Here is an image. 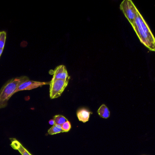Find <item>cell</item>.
<instances>
[{"instance_id": "6da1fadb", "label": "cell", "mask_w": 155, "mask_h": 155, "mask_svg": "<svg viewBox=\"0 0 155 155\" xmlns=\"http://www.w3.org/2000/svg\"><path fill=\"white\" fill-rule=\"evenodd\" d=\"M131 25L141 42L150 51L155 52L154 36L140 12H138L137 16Z\"/></svg>"}, {"instance_id": "7a4b0ae2", "label": "cell", "mask_w": 155, "mask_h": 155, "mask_svg": "<svg viewBox=\"0 0 155 155\" xmlns=\"http://www.w3.org/2000/svg\"><path fill=\"white\" fill-rule=\"evenodd\" d=\"M26 76L13 78L7 81L0 90V109L5 108L11 97L15 93L18 86L23 82L29 80Z\"/></svg>"}, {"instance_id": "3957f363", "label": "cell", "mask_w": 155, "mask_h": 155, "mask_svg": "<svg viewBox=\"0 0 155 155\" xmlns=\"http://www.w3.org/2000/svg\"><path fill=\"white\" fill-rule=\"evenodd\" d=\"M120 8L128 22L132 25L139 12L134 4L131 0H124L120 4Z\"/></svg>"}, {"instance_id": "277c9868", "label": "cell", "mask_w": 155, "mask_h": 155, "mask_svg": "<svg viewBox=\"0 0 155 155\" xmlns=\"http://www.w3.org/2000/svg\"><path fill=\"white\" fill-rule=\"evenodd\" d=\"M69 80L53 79L50 82V96L51 99L61 96L65 88L68 86Z\"/></svg>"}, {"instance_id": "5b68a950", "label": "cell", "mask_w": 155, "mask_h": 155, "mask_svg": "<svg viewBox=\"0 0 155 155\" xmlns=\"http://www.w3.org/2000/svg\"><path fill=\"white\" fill-rule=\"evenodd\" d=\"M50 84L49 83H45V82H37V81H31L27 80L22 83L16 90L15 93L20 91H26V90H31L39 87L43 86L44 85Z\"/></svg>"}, {"instance_id": "8992f818", "label": "cell", "mask_w": 155, "mask_h": 155, "mask_svg": "<svg viewBox=\"0 0 155 155\" xmlns=\"http://www.w3.org/2000/svg\"><path fill=\"white\" fill-rule=\"evenodd\" d=\"M70 78L71 77L68 75V72L65 66H59L54 69L52 79L69 81Z\"/></svg>"}, {"instance_id": "52a82bcc", "label": "cell", "mask_w": 155, "mask_h": 155, "mask_svg": "<svg viewBox=\"0 0 155 155\" xmlns=\"http://www.w3.org/2000/svg\"><path fill=\"white\" fill-rule=\"evenodd\" d=\"M11 144V146L13 149L17 150L21 155H32L20 142L15 138H10Z\"/></svg>"}, {"instance_id": "ba28073f", "label": "cell", "mask_w": 155, "mask_h": 155, "mask_svg": "<svg viewBox=\"0 0 155 155\" xmlns=\"http://www.w3.org/2000/svg\"><path fill=\"white\" fill-rule=\"evenodd\" d=\"M92 113V112L86 108H80L77 111V116L79 121L86 123L89 121L90 115Z\"/></svg>"}, {"instance_id": "9c48e42d", "label": "cell", "mask_w": 155, "mask_h": 155, "mask_svg": "<svg viewBox=\"0 0 155 155\" xmlns=\"http://www.w3.org/2000/svg\"><path fill=\"white\" fill-rule=\"evenodd\" d=\"M97 113L101 118L104 119H107L110 116V111L108 107L104 104L101 106L97 110Z\"/></svg>"}, {"instance_id": "30bf717a", "label": "cell", "mask_w": 155, "mask_h": 155, "mask_svg": "<svg viewBox=\"0 0 155 155\" xmlns=\"http://www.w3.org/2000/svg\"><path fill=\"white\" fill-rule=\"evenodd\" d=\"M63 133H64V132L62 130L61 126L58 125H54L48 131V133L51 135Z\"/></svg>"}, {"instance_id": "8fae6325", "label": "cell", "mask_w": 155, "mask_h": 155, "mask_svg": "<svg viewBox=\"0 0 155 155\" xmlns=\"http://www.w3.org/2000/svg\"><path fill=\"white\" fill-rule=\"evenodd\" d=\"M54 120L55 125H58L62 126L64 123H66L68 121L67 118L64 117L63 116L61 115H57L54 116L53 118Z\"/></svg>"}, {"instance_id": "7c38bea8", "label": "cell", "mask_w": 155, "mask_h": 155, "mask_svg": "<svg viewBox=\"0 0 155 155\" xmlns=\"http://www.w3.org/2000/svg\"><path fill=\"white\" fill-rule=\"evenodd\" d=\"M6 32L5 31L0 32V49L4 50L5 41H6Z\"/></svg>"}, {"instance_id": "4fadbf2b", "label": "cell", "mask_w": 155, "mask_h": 155, "mask_svg": "<svg viewBox=\"0 0 155 155\" xmlns=\"http://www.w3.org/2000/svg\"><path fill=\"white\" fill-rule=\"evenodd\" d=\"M61 127L64 132V133H67V132H69L70 130H71V123L69 121H68L66 123L63 124L61 126Z\"/></svg>"}, {"instance_id": "5bb4252c", "label": "cell", "mask_w": 155, "mask_h": 155, "mask_svg": "<svg viewBox=\"0 0 155 155\" xmlns=\"http://www.w3.org/2000/svg\"><path fill=\"white\" fill-rule=\"evenodd\" d=\"M49 124H50L51 125L54 126L55 125V123H54V119H51V120H50L49 122Z\"/></svg>"}, {"instance_id": "9a60e30c", "label": "cell", "mask_w": 155, "mask_h": 155, "mask_svg": "<svg viewBox=\"0 0 155 155\" xmlns=\"http://www.w3.org/2000/svg\"><path fill=\"white\" fill-rule=\"evenodd\" d=\"M3 52V49H0V57H1V55H2Z\"/></svg>"}]
</instances>
